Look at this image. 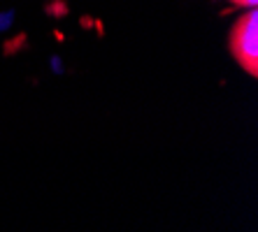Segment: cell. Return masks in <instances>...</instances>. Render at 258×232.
Instances as JSON below:
<instances>
[{
	"label": "cell",
	"instance_id": "obj_1",
	"mask_svg": "<svg viewBox=\"0 0 258 232\" xmlns=\"http://www.w3.org/2000/svg\"><path fill=\"white\" fill-rule=\"evenodd\" d=\"M230 51L235 60L244 67L251 77L258 74V14L256 7L249 10V14L235 24L230 30Z\"/></svg>",
	"mask_w": 258,
	"mask_h": 232
},
{
	"label": "cell",
	"instance_id": "obj_3",
	"mask_svg": "<svg viewBox=\"0 0 258 232\" xmlns=\"http://www.w3.org/2000/svg\"><path fill=\"white\" fill-rule=\"evenodd\" d=\"M230 3H233V5H240V7H249V10L258 5V0H230Z\"/></svg>",
	"mask_w": 258,
	"mask_h": 232
},
{
	"label": "cell",
	"instance_id": "obj_2",
	"mask_svg": "<svg viewBox=\"0 0 258 232\" xmlns=\"http://www.w3.org/2000/svg\"><path fill=\"white\" fill-rule=\"evenodd\" d=\"M10 24H12V12H7L5 17L0 14V30H7L10 28Z\"/></svg>",
	"mask_w": 258,
	"mask_h": 232
}]
</instances>
